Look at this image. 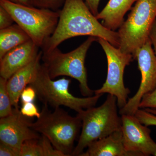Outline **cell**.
<instances>
[{"mask_svg":"<svg viewBox=\"0 0 156 156\" xmlns=\"http://www.w3.org/2000/svg\"><path fill=\"white\" fill-rule=\"evenodd\" d=\"M98 20L84 0H65L59 10L56 29L41 48L42 52L51 51L66 40L83 36L103 39L119 48L118 32L108 29Z\"/></svg>","mask_w":156,"mask_h":156,"instance_id":"1","label":"cell"},{"mask_svg":"<svg viewBox=\"0 0 156 156\" xmlns=\"http://www.w3.org/2000/svg\"><path fill=\"white\" fill-rule=\"evenodd\" d=\"M40 112V117L31 123V128L46 136L65 156H72L75 141L79 138L82 128L81 118L78 115L72 116L60 107L52 111L46 104H43Z\"/></svg>","mask_w":156,"mask_h":156,"instance_id":"2","label":"cell"},{"mask_svg":"<svg viewBox=\"0 0 156 156\" xmlns=\"http://www.w3.org/2000/svg\"><path fill=\"white\" fill-rule=\"evenodd\" d=\"M118 107L116 97L109 94L100 106L92 107L77 113L82 126L72 156H80L92 142L121 129L122 118L119 116Z\"/></svg>","mask_w":156,"mask_h":156,"instance_id":"3","label":"cell"},{"mask_svg":"<svg viewBox=\"0 0 156 156\" xmlns=\"http://www.w3.org/2000/svg\"><path fill=\"white\" fill-rule=\"evenodd\" d=\"M71 80L62 78L56 80L51 79L43 64L39 66L33 80L29 86L35 91L37 97L43 103L53 108L65 106L77 113L95 106L101 94L85 98H78L69 91Z\"/></svg>","mask_w":156,"mask_h":156,"instance_id":"4","label":"cell"},{"mask_svg":"<svg viewBox=\"0 0 156 156\" xmlns=\"http://www.w3.org/2000/svg\"><path fill=\"white\" fill-rule=\"evenodd\" d=\"M97 38L89 36L82 44L73 51L63 53L58 48L48 52H43V64L52 79L66 76L76 79L80 83L82 95L85 97L93 96L94 91L88 84L85 59L92 43Z\"/></svg>","mask_w":156,"mask_h":156,"instance_id":"5","label":"cell"},{"mask_svg":"<svg viewBox=\"0 0 156 156\" xmlns=\"http://www.w3.org/2000/svg\"><path fill=\"white\" fill-rule=\"evenodd\" d=\"M0 6L11 14L14 22L39 48L53 34L58 24L59 10L25 5L7 0H0Z\"/></svg>","mask_w":156,"mask_h":156,"instance_id":"6","label":"cell"},{"mask_svg":"<svg viewBox=\"0 0 156 156\" xmlns=\"http://www.w3.org/2000/svg\"><path fill=\"white\" fill-rule=\"evenodd\" d=\"M156 20V0H137L128 18L118 30V48L133 56L150 39Z\"/></svg>","mask_w":156,"mask_h":156,"instance_id":"7","label":"cell"},{"mask_svg":"<svg viewBox=\"0 0 156 156\" xmlns=\"http://www.w3.org/2000/svg\"><path fill=\"white\" fill-rule=\"evenodd\" d=\"M97 41L106 55L108 73L106 80L101 88L94 91L95 95L108 93L114 95L120 109L126 105L130 93V90L124 84V74L126 66L134 58L133 56L122 52L104 39L97 38Z\"/></svg>","mask_w":156,"mask_h":156,"instance_id":"8","label":"cell"},{"mask_svg":"<svg viewBox=\"0 0 156 156\" xmlns=\"http://www.w3.org/2000/svg\"><path fill=\"white\" fill-rule=\"evenodd\" d=\"M133 56L138 62L141 81L136 94L120 109L121 115H135L143 96L156 88V56L150 38L135 51Z\"/></svg>","mask_w":156,"mask_h":156,"instance_id":"9","label":"cell"},{"mask_svg":"<svg viewBox=\"0 0 156 156\" xmlns=\"http://www.w3.org/2000/svg\"><path fill=\"white\" fill-rule=\"evenodd\" d=\"M123 143L126 149L138 156H156V142L151 136L148 126L134 115H121Z\"/></svg>","mask_w":156,"mask_h":156,"instance_id":"10","label":"cell"},{"mask_svg":"<svg viewBox=\"0 0 156 156\" xmlns=\"http://www.w3.org/2000/svg\"><path fill=\"white\" fill-rule=\"evenodd\" d=\"M29 117L21 113L19 108H13L11 115L0 119V142L20 152L23 144L29 140L39 139V133L31 127Z\"/></svg>","mask_w":156,"mask_h":156,"instance_id":"11","label":"cell"},{"mask_svg":"<svg viewBox=\"0 0 156 156\" xmlns=\"http://www.w3.org/2000/svg\"><path fill=\"white\" fill-rule=\"evenodd\" d=\"M39 48L30 40L9 51L0 59L1 77L8 80L36 57Z\"/></svg>","mask_w":156,"mask_h":156,"instance_id":"12","label":"cell"},{"mask_svg":"<svg viewBox=\"0 0 156 156\" xmlns=\"http://www.w3.org/2000/svg\"><path fill=\"white\" fill-rule=\"evenodd\" d=\"M42 51L33 60L14 73L7 80V87L13 107L19 108V99L23 89L33 80L42 60Z\"/></svg>","mask_w":156,"mask_h":156,"instance_id":"13","label":"cell"},{"mask_svg":"<svg viewBox=\"0 0 156 156\" xmlns=\"http://www.w3.org/2000/svg\"><path fill=\"white\" fill-rule=\"evenodd\" d=\"M80 156H138L126 149L122 129L92 142Z\"/></svg>","mask_w":156,"mask_h":156,"instance_id":"14","label":"cell"},{"mask_svg":"<svg viewBox=\"0 0 156 156\" xmlns=\"http://www.w3.org/2000/svg\"><path fill=\"white\" fill-rule=\"evenodd\" d=\"M137 0H109L103 10L96 16L103 21V25L110 30L120 28L127 12Z\"/></svg>","mask_w":156,"mask_h":156,"instance_id":"15","label":"cell"},{"mask_svg":"<svg viewBox=\"0 0 156 156\" xmlns=\"http://www.w3.org/2000/svg\"><path fill=\"white\" fill-rule=\"evenodd\" d=\"M30 40L27 34L16 23L0 30V59L10 50Z\"/></svg>","mask_w":156,"mask_h":156,"instance_id":"16","label":"cell"},{"mask_svg":"<svg viewBox=\"0 0 156 156\" xmlns=\"http://www.w3.org/2000/svg\"><path fill=\"white\" fill-rule=\"evenodd\" d=\"M7 80L0 77V118L11 115L13 107L7 87Z\"/></svg>","mask_w":156,"mask_h":156,"instance_id":"17","label":"cell"},{"mask_svg":"<svg viewBox=\"0 0 156 156\" xmlns=\"http://www.w3.org/2000/svg\"><path fill=\"white\" fill-rule=\"evenodd\" d=\"M20 156H43L39 139L29 140L23 142L20 147Z\"/></svg>","mask_w":156,"mask_h":156,"instance_id":"18","label":"cell"},{"mask_svg":"<svg viewBox=\"0 0 156 156\" xmlns=\"http://www.w3.org/2000/svg\"><path fill=\"white\" fill-rule=\"evenodd\" d=\"M31 5L37 8L57 11L64 5L65 0H29Z\"/></svg>","mask_w":156,"mask_h":156,"instance_id":"19","label":"cell"},{"mask_svg":"<svg viewBox=\"0 0 156 156\" xmlns=\"http://www.w3.org/2000/svg\"><path fill=\"white\" fill-rule=\"evenodd\" d=\"M39 140L42 147L43 156H65L53 146L46 136L41 135Z\"/></svg>","mask_w":156,"mask_h":156,"instance_id":"20","label":"cell"},{"mask_svg":"<svg viewBox=\"0 0 156 156\" xmlns=\"http://www.w3.org/2000/svg\"><path fill=\"white\" fill-rule=\"evenodd\" d=\"M135 116L140 122L147 126H156V115L139 108L135 113Z\"/></svg>","mask_w":156,"mask_h":156,"instance_id":"21","label":"cell"},{"mask_svg":"<svg viewBox=\"0 0 156 156\" xmlns=\"http://www.w3.org/2000/svg\"><path fill=\"white\" fill-rule=\"evenodd\" d=\"M139 108L140 109L156 110V88L143 96L140 103Z\"/></svg>","mask_w":156,"mask_h":156,"instance_id":"22","label":"cell"},{"mask_svg":"<svg viewBox=\"0 0 156 156\" xmlns=\"http://www.w3.org/2000/svg\"><path fill=\"white\" fill-rule=\"evenodd\" d=\"M20 111L23 115L30 118L36 117L37 119L41 115V112L38 111L37 108L34 102L22 104Z\"/></svg>","mask_w":156,"mask_h":156,"instance_id":"23","label":"cell"},{"mask_svg":"<svg viewBox=\"0 0 156 156\" xmlns=\"http://www.w3.org/2000/svg\"><path fill=\"white\" fill-rule=\"evenodd\" d=\"M14 21L11 14L0 6V30L7 28L14 24Z\"/></svg>","mask_w":156,"mask_h":156,"instance_id":"24","label":"cell"},{"mask_svg":"<svg viewBox=\"0 0 156 156\" xmlns=\"http://www.w3.org/2000/svg\"><path fill=\"white\" fill-rule=\"evenodd\" d=\"M35 91L30 86L26 87L20 95V99L22 104L34 102L36 97Z\"/></svg>","mask_w":156,"mask_h":156,"instance_id":"25","label":"cell"},{"mask_svg":"<svg viewBox=\"0 0 156 156\" xmlns=\"http://www.w3.org/2000/svg\"><path fill=\"white\" fill-rule=\"evenodd\" d=\"M0 156H20V153L10 146L0 142Z\"/></svg>","mask_w":156,"mask_h":156,"instance_id":"26","label":"cell"},{"mask_svg":"<svg viewBox=\"0 0 156 156\" xmlns=\"http://www.w3.org/2000/svg\"><path fill=\"white\" fill-rule=\"evenodd\" d=\"M89 10L95 17L98 14V8L100 0H84Z\"/></svg>","mask_w":156,"mask_h":156,"instance_id":"27","label":"cell"},{"mask_svg":"<svg viewBox=\"0 0 156 156\" xmlns=\"http://www.w3.org/2000/svg\"><path fill=\"white\" fill-rule=\"evenodd\" d=\"M150 38L151 39L153 47L155 54L156 56V20L154 23L153 26L151 31L150 35Z\"/></svg>","mask_w":156,"mask_h":156,"instance_id":"28","label":"cell"},{"mask_svg":"<svg viewBox=\"0 0 156 156\" xmlns=\"http://www.w3.org/2000/svg\"><path fill=\"white\" fill-rule=\"evenodd\" d=\"M12 2L27 6H31L29 0H7Z\"/></svg>","mask_w":156,"mask_h":156,"instance_id":"29","label":"cell"},{"mask_svg":"<svg viewBox=\"0 0 156 156\" xmlns=\"http://www.w3.org/2000/svg\"><path fill=\"white\" fill-rule=\"evenodd\" d=\"M147 111L151 113L154 115H156V110L153 109L151 108H146L144 109Z\"/></svg>","mask_w":156,"mask_h":156,"instance_id":"30","label":"cell"}]
</instances>
